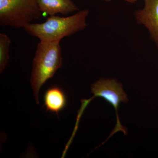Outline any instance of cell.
Segmentation results:
<instances>
[{"mask_svg": "<svg viewBox=\"0 0 158 158\" xmlns=\"http://www.w3.org/2000/svg\"><path fill=\"white\" fill-rule=\"evenodd\" d=\"M11 40L6 34H0V72L2 73L10 59L9 51Z\"/></svg>", "mask_w": 158, "mask_h": 158, "instance_id": "obj_8", "label": "cell"}, {"mask_svg": "<svg viewBox=\"0 0 158 158\" xmlns=\"http://www.w3.org/2000/svg\"><path fill=\"white\" fill-rule=\"evenodd\" d=\"M62 65L60 41H40L33 59L31 82L35 100L39 103L40 90Z\"/></svg>", "mask_w": 158, "mask_h": 158, "instance_id": "obj_2", "label": "cell"}, {"mask_svg": "<svg viewBox=\"0 0 158 158\" xmlns=\"http://www.w3.org/2000/svg\"><path fill=\"white\" fill-rule=\"evenodd\" d=\"M103 1H104L105 2H111V1H113V0H103ZM125 1H126L128 2L135 3L137 2V0H125Z\"/></svg>", "mask_w": 158, "mask_h": 158, "instance_id": "obj_9", "label": "cell"}, {"mask_svg": "<svg viewBox=\"0 0 158 158\" xmlns=\"http://www.w3.org/2000/svg\"><path fill=\"white\" fill-rule=\"evenodd\" d=\"M42 15L37 0H0V25L23 28Z\"/></svg>", "mask_w": 158, "mask_h": 158, "instance_id": "obj_3", "label": "cell"}, {"mask_svg": "<svg viewBox=\"0 0 158 158\" xmlns=\"http://www.w3.org/2000/svg\"><path fill=\"white\" fill-rule=\"evenodd\" d=\"M144 8L136 11L139 23L144 25L158 48V0H144Z\"/></svg>", "mask_w": 158, "mask_h": 158, "instance_id": "obj_5", "label": "cell"}, {"mask_svg": "<svg viewBox=\"0 0 158 158\" xmlns=\"http://www.w3.org/2000/svg\"><path fill=\"white\" fill-rule=\"evenodd\" d=\"M38 7L42 13L48 15L60 14L67 15L79 10L72 0H37Z\"/></svg>", "mask_w": 158, "mask_h": 158, "instance_id": "obj_6", "label": "cell"}, {"mask_svg": "<svg viewBox=\"0 0 158 158\" xmlns=\"http://www.w3.org/2000/svg\"><path fill=\"white\" fill-rule=\"evenodd\" d=\"M89 13L88 9H85L66 17L52 15L44 22L30 23L23 29L40 41H61L64 37H69L85 29L87 26L86 20Z\"/></svg>", "mask_w": 158, "mask_h": 158, "instance_id": "obj_1", "label": "cell"}, {"mask_svg": "<svg viewBox=\"0 0 158 158\" xmlns=\"http://www.w3.org/2000/svg\"><path fill=\"white\" fill-rule=\"evenodd\" d=\"M44 106L46 110L56 113L58 116L67 104V98L64 91L57 86L48 89L44 96Z\"/></svg>", "mask_w": 158, "mask_h": 158, "instance_id": "obj_7", "label": "cell"}, {"mask_svg": "<svg viewBox=\"0 0 158 158\" xmlns=\"http://www.w3.org/2000/svg\"><path fill=\"white\" fill-rule=\"evenodd\" d=\"M91 92L94 96L92 98L87 100L88 103L94 98H102L112 105L116 110L117 119L116 126L107 139L102 144H103L117 132L122 131L126 135L127 134V131L120 123L118 114V110L120 103H127L129 101L127 94L124 92L121 83L116 79L101 78L91 85Z\"/></svg>", "mask_w": 158, "mask_h": 158, "instance_id": "obj_4", "label": "cell"}]
</instances>
